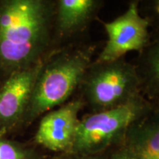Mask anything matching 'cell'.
<instances>
[{"label":"cell","instance_id":"9c48e42d","mask_svg":"<svg viewBox=\"0 0 159 159\" xmlns=\"http://www.w3.org/2000/svg\"><path fill=\"white\" fill-rule=\"evenodd\" d=\"M123 144L136 159H159V104L131 125Z\"/></svg>","mask_w":159,"mask_h":159},{"label":"cell","instance_id":"ba28073f","mask_svg":"<svg viewBox=\"0 0 159 159\" xmlns=\"http://www.w3.org/2000/svg\"><path fill=\"white\" fill-rule=\"evenodd\" d=\"M104 4L101 0L56 1L54 34L62 40L78 39L96 19Z\"/></svg>","mask_w":159,"mask_h":159},{"label":"cell","instance_id":"4fadbf2b","mask_svg":"<svg viewBox=\"0 0 159 159\" xmlns=\"http://www.w3.org/2000/svg\"><path fill=\"white\" fill-rule=\"evenodd\" d=\"M108 159H136L124 144L115 147Z\"/></svg>","mask_w":159,"mask_h":159},{"label":"cell","instance_id":"6da1fadb","mask_svg":"<svg viewBox=\"0 0 159 159\" xmlns=\"http://www.w3.org/2000/svg\"><path fill=\"white\" fill-rule=\"evenodd\" d=\"M55 11V2L0 1V68L8 75L48 56Z\"/></svg>","mask_w":159,"mask_h":159},{"label":"cell","instance_id":"7a4b0ae2","mask_svg":"<svg viewBox=\"0 0 159 159\" xmlns=\"http://www.w3.org/2000/svg\"><path fill=\"white\" fill-rule=\"evenodd\" d=\"M96 44L76 46L52 53L35 80L22 125H29L51 109L63 105L78 89L94 61Z\"/></svg>","mask_w":159,"mask_h":159},{"label":"cell","instance_id":"30bf717a","mask_svg":"<svg viewBox=\"0 0 159 159\" xmlns=\"http://www.w3.org/2000/svg\"><path fill=\"white\" fill-rule=\"evenodd\" d=\"M134 65L141 94L152 105L159 104V40L152 41L139 52Z\"/></svg>","mask_w":159,"mask_h":159},{"label":"cell","instance_id":"8992f818","mask_svg":"<svg viewBox=\"0 0 159 159\" xmlns=\"http://www.w3.org/2000/svg\"><path fill=\"white\" fill-rule=\"evenodd\" d=\"M46 58L28 68L13 71L2 83L0 136H5L6 134L22 125L33 86Z\"/></svg>","mask_w":159,"mask_h":159},{"label":"cell","instance_id":"5bb4252c","mask_svg":"<svg viewBox=\"0 0 159 159\" xmlns=\"http://www.w3.org/2000/svg\"><path fill=\"white\" fill-rule=\"evenodd\" d=\"M56 159H105L99 155H83L75 153H62L59 158Z\"/></svg>","mask_w":159,"mask_h":159},{"label":"cell","instance_id":"277c9868","mask_svg":"<svg viewBox=\"0 0 159 159\" xmlns=\"http://www.w3.org/2000/svg\"><path fill=\"white\" fill-rule=\"evenodd\" d=\"M78 91L79 97L89 113L114 108L142 94L134 63L125 57L111 61H93Z\"/></svg>","mask_w":159,"mask_h":159},{"label":"cell","instance_id":"5b68a950","mask_svg":"<svg viewBox=\"0 0 159 159\" xmlns=\"http://www.w3.org/2000/svg\"><path fill=\"white\" fill-rule=\"evenodd\" d=\"M102 24L108 39L96 61H115L132 51L140 52L151 42L150 26L139 12V1L130 2L123 14Z\"/></svg>","mask_w":159,"mask_h":159},{"label":"cell","instance_id":"9a60e30c","mask_svg":"<svg viewBox=\"0 0 159 159\" xmlns=\"http://www.w3.org/2000/svg\"><path fill=\"white\" fill-rule=\"evenodd\" d=\"M1 85H2V83L0 82V87H1Z\"/></svg>","mask_w":159,"mask_h":159},{"label":"cell","instance_id":"8fae6325","mask_svg":"<svg viewBox=\"0 0 159 159\" xmlns=\"http://www.w3.org/2000/svg\"><path fill=\"white\" fill-rule=\"evenodd\" d=\"M0 159L39 158L33 149L5 136H0Z\"/></svg>","mask_w":159,"mask_h":159},{"label":"cell","instance_id":"7c38bea8","mask_svg":"<svg viewBox=\"0 0 159 159\" xmlns=\"http://www.w3.org/2000/svg\"><path fill=\"white\" fill-rule=\"evenodd\" d=\"M139 9L149 23L151 41L159 40V0L139 1Z\"/></svg>","mask_w":159,"mask_h":159},{"label":"cell","instance_id":"3957f363","mask_svg":"<svg viewBox=\"0 0 159 159\" xmlns=\"http://www.w3.org/2000/svg\"><path fill=\"white\" fill-rule=\"evenodd\" d=\"M142 94L125 104L80 119L74 142L69 153L99 155L123 144L131 125L152 108Z\"/></svg>","mask_w":159,"mask_h":159},{"label":"cell","instance_id":"52a82bcc","mask_svg":"<svg viewBox=\"0 0 159 159\" xmlns=\"http://www.w3.org/2000/svg\"><path fill=\"white\" fill-rule=\"evenodd\" d=\"M84 107L78 97L47 112L39 123L35 142L53 152L69 153L80 123L79 114Z\"/></svg>","mask_w":159,"mask_h":159}]
</instances>
